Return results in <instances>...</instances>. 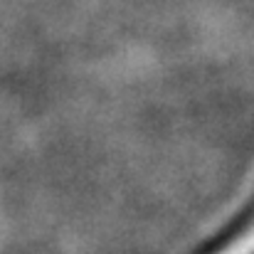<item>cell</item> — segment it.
I'll list each match as a JSON object with an SVG mask.
<instances>
[{
	"label": "cell",
	"mask_w": 254,
	"mask_h": 254,
	"mask_svg": "<svg viewBox=\"0 0 254 254\" xmlns=\"http://www.w3.org/2000/svg\"><path fill=\"white\" fill-rule=\"evenodd\" d=\"M212 254H254V205L247 212L245 222L230 232V237Z\"/></svg>",
	"instance_id": "6da1fadb"
}]
</instances>
